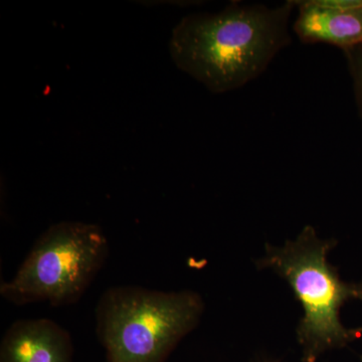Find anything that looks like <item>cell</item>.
<instances>
[{
	"instance_id": "3957f363",
	"label": "cell",
	"mask_w": 362,
	"mask_h": 362,
	"mask_svg": "<svg viewBox=\"0 0 362 362\" xmlns=\"http://www.w3.org/2000/svg\"><path fill=\"white\" fill-rule=\"evenodd\" d=\"M204 310L202 297L188 290L113 287L98 303V337L108 362H163L199 325Z\"/></svg>"
},
{
	"instance_id": "6da1fadb",
	"label": "cell",
	"mask_w": 362,
	"mask_h": 362,
	"mask_svg": "<svg viewBox=\"0 0 362 362\" xmlns=\"http://www.w3.org/2000/svg\"><path fill=\"white\" fill-rule=\"evenodd\" d=\"M295 7V1L276 7L232 2L218 13L188 14L173 28L171 58L214 94L240 89L291 44Z\"/></svg>"
},
{
	"instance_id": "5b68a950",
	"label": "cell",
	"mask_w": 362,
	"mask_h": 362,
	"mask_svg": "<svg viewBox=\"0 0 362 362\" xmlns=\"http://www.w3.org/2000/svg\"><path fill=\"white\" fill-rule=\"evenodd\" d=\"M295 6L293 30L303 44H327L343 52L362 45V0H304Z\"/></svg>"
},
{
	"instance_id": "8992f818",
	"label": "cell",
	"mask_w": 362,
	"mask_h": 362,
	"mask_svg": "<svg viewBox=\"0 0 362 362\" xmlns=\"http://www.w3.org/2000/svg\"><path fill=\"white\" fill-rule=\"evenodd\" d=\"M73 345L68 331L49 319L16 321L0 347V362H70Z\"/></svg>"
},
{
	"instance_id": "7a4b0ae2",
	"label": "cell",
	"mask_w": 362,
	"mask_h": 362,
	"mask_svg": "<svg viewBox=\"0 0 362 362\" xmlns=\"http://www.w3.org/2000/svg\"><path fill=\"white\" fill-rule=\"evenodd\" d=\"M337 244L335 240L320 239L313 226H306L284 246L266 245L265 257L257 263L285 279L303 307L297 338L304 362H316L324 352L362 337V328L350 329L340 320L343 305L350 300L362 301V282H344L330 265L328 252Z\"/></svg>"
},
{
	"instance_id": "52a82bcc",
	"label": "cell",
	"mask_w": 362,
	"mask_h": 362,
	"mask_svg": "<svg viewBox=\"0 0 362 362\" xmlns=\"http://www.w3.org/2000/svg\"><path fill=\"white\" fill-rule=\"evenodd\" d=\"M343 52L351 76L357 111L362 120V45H356Z\"/></svg>"
},
{
	"instance_id": "277c9868",
	"label": "cell",
	"mask_w": 362,
	"mask_h": 362,
	"mask_svg": "<svg viewBox=\"0 0 362 362\" xmlns=\"http://www.w3.org/2000/svg\"><path fill=\"white\" fill-rule=\"evenodd\" d=\"M108 255V240L100 226L81 221L54 223L35 240L16 276L1 283L0 295L18 306L76 303Z\"/></svg>"
}]
</instances>
